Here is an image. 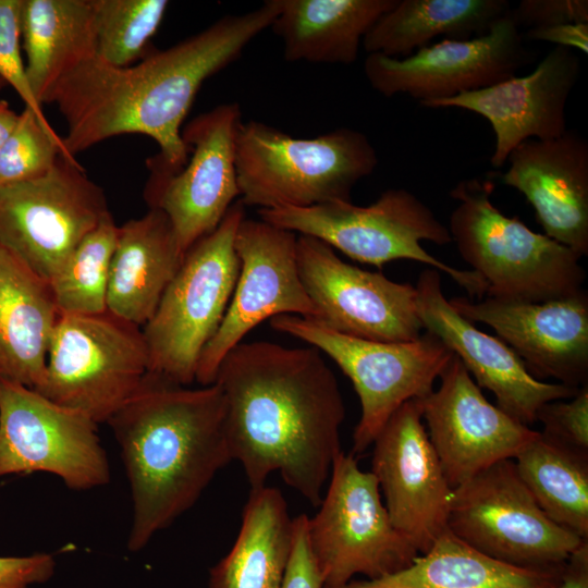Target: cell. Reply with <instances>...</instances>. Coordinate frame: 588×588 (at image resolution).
<instances>
[{"instance_id":"6da1fadb","label":"cell","mask_w":588,"mask_h":588,"mask_svg":"<svg viewBox=\"0 0 588 588\" xmlns=\"http://www.w3.org/2000/svg\"><path fill=\"white\" fill-rule=\"evenodd\" d=\"M279 10L278 0H268L222 16L135 64L118 68L95 57L63 74L42 103H54L66 122L62 139L68 155L113 136L142 134L158 144V163L169 171L181 169L188 158L181 127L201 85L270 28Z\"/></svg>"},{"instance_id":"7a4b0ae2","label":"cell","mask_w":588,"mask_h":588,"mask_svg":"<svg viewBox=\"0 0 588 588\" xmlns=\"http://www.w3.org/2000/svg\"><path fill=\"white\" fill-rule=\"evenodd\" d=\"M225 401L232 461L252 489L278 471L313 506L322 499L342 451L345 407L320 352L269 341L242 342L222 359L215 380Z\"/></svg>"},{"instance_id":"3957f363","label":"cell","mask_w":588,"mask_h":588,"mask_svg":"<svg viewBox=\"0 0 588 588\" xmlns=\"http://www.w3.org/2000/svg\"><path fill=\"white\" fill-rule=\"evenodd\" d=\"M107 424L131 491L126 547L138 552L188 511L232 461L224 395L216 382L193 389L147 372Z\"/></svg>"},{"instance_id":"277c9868","label":"cell","mask_w":588,"mask_h":588,"mask_svg":"<svg viewBox=\"0 0 588 588\" xmlns=\"http://www.w3.org/2000/svg\"><path fill=\"white\" fill-rule=\"evenodd\" d=\"M378 162L367 135L350 127L298 138L250 120L241 123L236 135L240 200L259 210L350 201L353 187Z\"/></svg>"},{"instance_id":"5b68a950","label":"cell","mask_w":588,"mask_h":588,"mask_svg":"<svg viewBox=\"0 0 588 588\" xmlns=\"http://www.w3.org/2000/svg\"><path fill=\"white\" fill-rule=\"evenodd\" d=\"M493 187L489 180H461L450 192L457 205L448 226L464 261L486 282L487 296L539 303L584 290L581 258L500 211Z\"/></svg>"},{"instance_id":"8992f818","label":"cell","mask_w":588,"mask_h":588,"mask_svg":"<svg viewBox=\"0 0 588 588\" xmlns=\"http://www.w3.org/2000/svg\"><path fill=\"white\" fill-rule=\"evenodd\" d=\"M259 219L298 235L318 238L362 264L381 268L400 259L425 264L449 275L470 297L487 292L482 278L430 255L421 245L452 243L446 225L415 194L391 187L368 206L333 200L306 208L258 210Z\"/></svg>"},{"instance_id":"52a82bcc","label":"cell","mask_w":588,"mask_h":588,"mask_svg":"<svg viewBox=\"0 0 588 588\" xmlns=\"http://www.w3.org/2000/svg\"><path fill=\"white\" fill-rule=\"evenodd\" d=\"M246 218L237 199L208 235L184 255L152 317L142 328L148 372L191 385L200 354L220 327L240 272L235 235Z\"/></svg>"},{"instance_id":"ba28073f","label":"cell","mask_w":588,"mask_h":588,"mask_svg":"<svg viewBox=\"0 0 588 588\" xmlns=\"http://www.w3.org/2000/svg\"><path fill=\"white\" fill-rule=\"evenodd\" d=\"M270 327L324 353L352 381L362 407L352 454L365 452L405 402L429 394L453 356L427 331L414 341L380 342L342 334L295 315L273 317Z\"/></svg>"},{"instance_id":"9c48e42d","label":"cell","mask_w":588,"mask_h":588,"mask_svg":"<svg viewBox=\"0 0 588 588\" xmlns=\"http://www.w3.org/2000/svg\"><path fill=\"white\" fill-rule=\"evenodd\" d=\"M329 478L319 511L307 520L323 588H341L357 574L376 579L409 566L419 553L393 526L372 473L341 451Z\"/></svg>"},{"instance_id":"30bf717a","label":"cell","mask_w":588,"mask_h":588,"mask_svg":"<svg viewBox=\"0 0 588 588\" xmlns=\"http://www.w3.org/2000/svg\"><path fill=\"white\" fill-rule=\"evenodd\" d=\"M148 365L142 328L108 311L60 314L44 377L34 390L107 424L136 392Z\"/></svg>"},{"instance_id":"8fae6325","label":"cell","mask_w":588,"mask_h":588,"mask_svg":"<svg viewBox=\"0 0 588 588\" xmlns=\"http://www.w3.org/2000/svg\"><path fill=\"white\" fill-rule=\"evenodd\" d=\"M448 529L492 559L537 571L561 568L588 541L541 510L514 460L501 461L453 489Z\"/></svg>"},{"instance_id":"7c38bea8","label":"cell","mask_w":588,"mask_h":588,"mask_svg":"<svg viewBox=\"0 0 588 588\" xmlns=\"http://www.w3.org/2000/svg\"><path fill=\"white\" fill-rule=\"evenodd\" d=\"M109 212L101 187L61 154L45 175L0 187V246L49 283Z\"/></svg>"},{"instance_id":"4fadbf2b","label":"cell","mask_w":588,"mask_h":588,"mask_svg":"<svg viewBox=\"0 0 588 588\" xmlns=\"http://www.w3.org/2000/svg\"><path fill=\"white\" fill-rule=\"evenodd\" d=\"M97 422L0 377V478L47 473L75 491L107 485L109 460Z\"/></svg>"},{"instance_id":"5bb4252c","label":"cell","mask_w":588,"mask_h":588,"mask_svg":"<svg viewBox=\"0 0 588 588\" xmlns=\"http://www.w3.org/2000/svg\"><path fill=\"white\" fill-rule=\"evenodd\" d=\"M241 123L238 103L219 105L182 130L188 158L181 169L149 161L145 197L150 208L167 215L184 254L217 229L240 197L235 142Z\"/></svg>"},{"instance_id":"9a60e30c","label":"cell","mask_w":588,"mask_h":588,"mask_svg":"<svg viewBox=\"0 0 588 588\" xmlns=\"http://www.w3.org/2000/svg\"><path fill=\"white\" fill-rule=\"evenodd\" d=\"M234 245L238 278L222 322L200 354L195 378L200 385L215 382L222 359L264 320L280 315L318 319L299 275L297 234L244 218Z\"/></svg>"},{"instance_id":"2e32d148","label":"cell","mask_w":588,"mask_h":588,"mask_svg":"<svg viewBox=\"0 0 588 588\" xmlns=\"http://www.w3.org/2000/svg\"><path fill=\"white\" fill-rule=\"evenodd\" d=\"M303 285L328 328L354 338L408 342L424 333L418 295L411 283L347 264L322 241L297 235Z\"/></svg>"},{"instance_id":"e0dca14e","label":"cell","mask_w":588,"mask_h":588,"mask_svg":"<svg viewBox=\"0 0 588 588\" xmlns=\"http://www.w3.org/2000/svg\"><path fill=\"white\" fill-rule=\"evenodd\" d=\"M529 58L523 33L509 11L480 36L444 38L405 58L368 54L364 74L380 95H406L425 107L512 77Z\"/></svg>"},{"instance_id":"ac0fdd59","label":"cell","mask_w":588,"mask_h":588,"mask_svg":"<svg viewBox=\"0 0 588 588\" xmlns=\"http://www.w3.org/2000/svg\"><path fill=\"white\" fill-rule=\"evenodd\" d=\"M371 445L370 471L389 517L424 554L448 530L453 488L428 437L419 400L405 402Z\"/></svg>"},{"instance_id":"d6986e66","label":"cell","mask_w":588,"mask_h":588,"mask_svg":"<svg viewBox=\"0 0 588 588\" xmlns=\"http://www.w3.org/2000/svg\"><path fill=\"white\" fill-rule=\"evenodd\" d=\"M439 379V388L418 400L453 489L501 461L514 460L538 437L539 431L491 404L456 355Z\"/></svg>"},{"instance_id":"ffe728a7","label":"cell","mask_w":588,"mask_h":588,"mask_svg":"<svg viewBox=\"0 0 588 588\" xmlns=\"http://www.w3.org/2000/svg\"><path fill=\"white\" fill-rule=\"evenodd\" d=\"M453 308L491 327L536 379L580 388L588 380V294L539 303L455 297Z\"/></svg>"},{"instance_id":"44dd1931","label":"cell","mask_w":588,"mask_h":588,"mask_svg":"<svg viewBox=\"0 0 588 588\" xmlns=\"http://www.w3.org/2000/svg\"><path fill=\"white\" fill-rule=\"evenodd\" d=\"M415 287L424 331L440 339L461 359L477 385L489 390L497 406L513 418L530 427L544 404L569 399L578 391L579 388L536 379L501 339L482 332L461 316L444 296L438 270L421 271Z\"/></svg>"},{"instance_id":"7402d4cb","label":"cell","mask_w":588,"mask_h":588,"mask_svg":"<svg viewBox=\"0 0 588 588\" xmlns=\"http://www.w3.org/2000/svg\"><path fill=\"white\" fill-rule=\"evenodd\" d=\"M579 74L577 53L554 47L526 75H514L489 87L425 107L463 109L486 119L495 138L490 163L498 169L523 142L556 138L568 130L566 103Z\"/></svg>"},{"instance_id":"603a6c76","label":"cell","mask_w":588,"mask_h":588,"mask_svg":"<svg viewBox=\"0 0 588 588\" xmlns=\"http://www.w3.org/2000/svg\"><path fill=\"white\" fill-rule=\"evenodd\" d=\"M501 175L504 185L522 193L550 238L580 258L588 255V143L575 130L515 147Z\"/></svg>"},{"instance_id":"cb8c5ba5","label":"cell","mask_w":588,"mask_h":588,"mask_svg":"<svg viewBox=\"0 0 588 588\" xmlns=\"http://www.w3.org/2000/svg\"><path fill=\"white\" fill-rule=\"evenodd\" d=\"M167 215L149 208L118 226L111 259L107 311L143 328L184 259Z\"/></svg>"},{"instance_id":"d4e9b609","label":"cell","mask_w":588,"mask_h":588,"mask_svg":"<svg viewBox=\"0 0 588 588\" xmlns=\"http://www.w3.org/2000/svg\"><path fill=\"white\" fill-rule=\"evenodd\" d=\"M59 317L49 283L0 246V377L39 385Z\"/></svg>"},{"instance_id":"484cf974","label":"cell","mask_w":588,"mask_h":588,"mask_svg":"<svg viewBox=\"0 0 588 588\" xmlns=\"http://www.w3.org/2000/svg\"><path fill=\"white\" fill-rule=\"evenodd\" d=\"M396 0H279L270 28L289 62L351 64L377 20Z\"/></svg>"},{"instance_id":"4316f807","label":"cell","mask_w":588,"mask_h":588,"mask_svg":"<svg viewBox=\"0 0 588 588\" xmlns=\"http://www.w3.org/2000/svg\"><path fill=\"white\" fill-rule=\"evenodd\" d=\"M20 29L26 79L41 106L63 74L96 57L94 0H22Z\"/></svg>"},{"instance_id":"83f0119b","label":"cell","mask_w":588,"mask_h":588,"mask_svg":"<svg viewBox=\"0 0 588 588\" xmlns=\"http://www.w3.org/2000/svg\"><path fill=\"white\" fill-rule=\"evenodd\" d=\"M293 531L282 492L266 485L252 489L236 540L210 568L206 588H281Z\"/></svg>"},{"instance_id":"f1b7e54d","label":"cell","mask_w":588,"mask_h":588,"mask_svg":"<svg viewBox=\"0 0 588 588\" xmlns=\"http://www.w3.org/2000/svg\"><path fill=\"white\" fill-rule=\"evenodd\" d=\"M562 568L537 571L503 563L474 549L448 529L402 571L376 579L350 581L341 588H554Z\"/></svg>"},{"instance_id":"f546056e","label":"cell","mask_w":588,"mask_h":588,"mask_svg":"<svg viewBox=\"0 0 588 588\" xmlns=\"http://www.w3.org/2000/svg\"><path fill=\"white\" fill-rule=\"evenodd\" d=\"M510 9L506 0H396L369 29L363 48L368 54L405 58L439 36L483 35Z\"/></svg>"},{"instance_id":"4dcf8cb0","label":"cell","mask_w":588,"mask_h":588,"mask_svg":"<svg viewBox=\"0 0 588 588\" xmlns=\"http://www.w3.org/2000/svg\"><path fill=\"white\" fill-rule=\"evenodd\" d=\"M514 463L541 510L561 527L588 540V455L558 445L539 431Z\"/></svg>"},{"instance_id":"1f68e13d","label":"cell","mask_w":588,"mask_h":588,"mask_svg":"<svg viewBox=\"0 0 588 588\" xmlns=\"http://www.w3.org/2000/svg\"><path fill=\"white\" fill-rule=\"evenodd\" d=\"M118 225L111 212L75 247L49 285L60 314L107 311V291Z\"/></svg>"},{"instance_id":"d6a6232c","label":"cell","mask_w":588,"mask_h":588,"mask_svg":"<svg viewBox=\"0 0 588 588\" xmlns=\"http://www.w3.org/2000/svg\"><path fill=\"white\" fill-rule=\"evenodd\" d=\"M96 57L112 66L142 60L160 26L166 0H94Z\"/></svg>"},{"instance_id":"836d02e7","label":"cell","mask_w":588,"mask_h":588,"mask_svg":"<svg viewBox=\"0 0 588 588\" xmlns=\"http://www.w3.org/2000/svg\"><path fill=\"white\" fill-rule=\"evenodd\" d=\"M61 154L72 157L50 123L25 107L0 148V187L45 175Z\"/></svg>"},{"instance_id":"e575fe53","label":"cell","mask_w":588,"mask_h":588,"mask_svg":"<svg viewBox=\"0 0 588 588\" xmlns=\"http://www.w3.org/2000/svg\"><path fill=\"white\" fill-rule=\"evenodd\" d=\"M536 421L541 422V436L565 449L588 455V385L566 400L544 404Z\"/></svg>"},{"instance_id":"d590c367","label":"cell","mask_w":588,"mask_h":588,"mask_svg":"<svg viewBox=\"0 0 588 588\" xmlns=\"http://www.w3.org/2000/svg\"><path fill=\"white\" fill-rule=\"evenodd\" d=\"M21 5L22 0H0V76L14 88L25 107L33 110L41 121L48 122L25 75L21 54Z\"/></svg>"},{"instance_id":"8d00e7d4","label":"cell","mask_w":588,"mask_h":588,"mask_svg":"<svg viewBox=\"0 0 588 588\" xmlns=\"http://www.w3.org/2000/svg\"><path fill=\"white\" fill-rule=\"evenodd\" d=\"M510 15L520 28L588 22L587 0H523Z\"/></svg>"},{"instance_id":"74e56055","label":"cell","mask_w":588,"mask_h":588,"mask_svg":"<svg viewBox=\"0 0 588 588\" xmlns=\"http://www.w3.org/2000/svg\"><path fill=\"white\" fill-rule=\"evenodd\" d=\"M56 567L54 556L46 552L0 556V588H32L45 584L53 577Z\"/></svg>"},{"instance_id":"f35d334b","label":"cell","mask_w":588,"mask_h":588,"mask_svg":"<svg viewBox=\"0 0 588 588\" xmlns=\"http://www.w3.org/2000/svg\"><path fill=\"white\" fill-rule=\"evenodd\" d=\"M306 514L293 518V546L281 588H323L307 539Z\"/></svg>"},{"instance_id":"ab89813d","label":"cell","mask_w":588,"mask_h":588,"mask_svg":"<svg viewBox=\"0 0 588 588\" xmlns=\"http://www.w3.org/2000/svg\"><path fill=\"white\" fill-rule=\"evenodd\" d=\"M525 37L544 41L555 47L588 52V22L563 23L544 27L528 28Z\"/></svg>"},{"instance_id":"60d3db41","label":"cell","mask_w":588,"mask_h":588,"mask_svg":"<svg viewBox=\"0 0 588 588\" xmlns=\"http://www.w3.org/2000/svg\"><path fill=\"white\" fill-rule=\"evenodd\" d=\"M554 588H588V541L566 560Z\"/></svg>"},{"instance_id":"b9f144b4","label":"cell","mask_w":588,"mask_h":588,"mask_svg":"<svg viewBox=\"0 0 588 588\" xmlns=\"http://www.w3.org/2000/svg\"><path fill=\"white\" fill-rule=\"evenodd\" d=\"M19 120L16 114L4 100H0V148L14 130Z\"/></svg>"},{"instance_id":"7bdbcfd3","label":"cell","mask_w":588,"mask_h":588,"mask_svg":"<svg viewBox=\"0 0 588 588\" xmlns=\"http://www.w3.org/2000/svg\"><path fill=\"white\" fill-rule=\"evenodd\" d=\"M7 85L5 81L0 76V90Z\"/></svg>"}]
</instances>
